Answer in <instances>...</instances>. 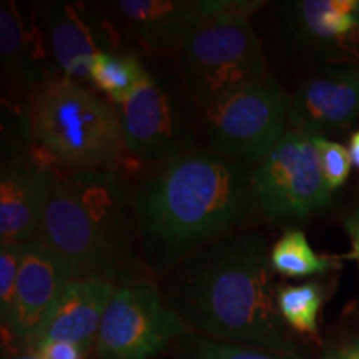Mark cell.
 I'll list each match as a JSON object with an SVG mask.
<instances>
[{
	"instance_id": "cell-1",
	"label": "cell",
	"mask_w": 359,
	"mask_h": 359,
	"mask_svg": "<svg viewBox=\"0 0 359 359\" xmlns=\"http://www.w3.org/2000/svg\"><path fill=\"white\" fill-rule=\"evenodd\" d=\"M133 208L143 245L161 266L235 235L258 215L250 165L201 150L156 165L138 185Z\"/></svg>"
},
{
	"instance_id": "cell-2",
	"label": "cell",
	"mask_w": 359,
	"mask_h": 359,
	"mask_svg": "<svg viewBox=\"0 0 359 359\" xmlns=\"http://www.w3.org/2000/svg\"><path fill=\"white\" fill-rule=\"evenodd\" d=\"M271 273L264 238L235 233L185 259L172 286V308L210 339L294 354Z\"/></svg>"
},
{
	"instance_id": "cell-3",
	"label": "cell",
	"mask_w": 359,
	"mask_h": 359,
	"mask_svg": "<svg viewBox=\"0 0 359 359\" xmlns=\"http://www.w3.org/2000/svg\"><path fill=\"white\" fill-rule=\"evenodd\" d=\"M75 278L115 283L132 238L128 198L114 170L57 172L40 231Z\"/></svg>"
},
{
	"instance_id": "cell-4",
	"label": "cell",
	"mask_w": 359,
	"mask_h": 359,
	"mask_svg": "<svg viewBox=\"0 0 359 359\" xmlns=\"http://www.w3.org/2000/svg\"><path fill=\"white\" fill-rule=\"evenodd\" d=\"M27 127L34 156L60 172L114 170L125 150L118 110L64 75L32 90Z\"/></svg>"
},
{
	"instance_id": "cell-5",
	"label": "cell",
	"mask_w": 359,
	"mask_h": 359,
	"mask_svg": "<svg viewBox=\"0 0 359 359\" xmlns=\"http://www.w3.org/2000/svg\"><path fill=\"white\" fill-rule=\"evenodd\" d=\"M183 82L201 110L268 77L262 42L248 17H205L180 48Z\"/></svg>"
},
{
	"instance_id": "cell-6",
	"label": "cell",
	"mask_w": 359,
	"mask_h": 359,
	"mask_svg": "<svg viewBox=\"0 0 359 359\" xmlns=\"http://www.w3.org/2000/svg\"><path fill=\"white\" fill-rule=\"evenodd\" d=\"M257 213L271 219H304L331 203L313 135L290 128L251 167Z\"/></svg>"
},
{
	"instance_id": "cell-7",
	"label": "cell",
	"mask_w": 359,
	"mask_h": 359,
	"mask_svg": "<svg viewBox=\"0 0 359 359\" xmlns=\"http://www.w3.org/2000/svg\"><path fill=\"white\" fill-rule=\"evenodd\" d=\"M290 98L271 79L245 87L205 110L206 137L217 154L255 165L288 132Z\"/></svg>"
},
{
	"instance_id": "cell-8",
	"label": "cell",
	"mask_w": 359,
	"mask_h": 359,
	"mask_svg": "<svg viewBox=\"0 0 359 359\" xmlns=\"http://www.w3.org/2000/svg\"><path fill=\"white\" fill-rule=\"evenodd\" d=\"M188 333L190 326L151 283L128 281L116 288L103 314L97 359H150Z\"/></svg>"
},
{
	"instance_id": "cell-9",
	"label": "cell",
	"mask_w": 359,
	"mask_h": 359,
	"mask_svg": "<svg viewBox=\"0 0 359 359\" xmlns=\"http://www.w3.org/2000/svg\"><path fill=\"white\" fill-rule=\"evenodd\" d=\"M72 280H77L72 268L40 238L24 246L15 302L4 326L20 346L32 349L43 323Z\"/></svg>"
},
{
	"instance_id": "cell-10",
	"label": "cell",
	"mask_w": 359,
	"mask_h": 359,
	"mask_svg": "<svg viewBox=\"0 0 359 359\" xmlns=\"http://www.w3.org/2000/svg\"><path fill=\"white\" fill-rule=\"evenodd\" d=\"M118 114L125 150L135 158L158 165L188 151L180 111L151 75L118 105Z\"/></svg>"
},
{
	"instance_id": "cell-11",
	"label": "cell",
	"mask_w": 359,
	"mask_h": 359,
	"mask_svg": "<svg viewBox=\"0 0 359 359\" xmlns=\"http://www.w3.org/2000/svg\"><path fill=\"white\" fill-rule=\"evenodd\" d=\"M55 170L37 156H17L0 172V243L25 246L39 240Z\"/></svg>"
},
{
	"instance_id": "cell-12",
	"label": "cell",
	"mask_w": 359,
	"mask_h": 359,
	"mask_svg": "<svg viewBox=\"0 0 359 359\" xmlns=\"http://www.w3.org/2000/svg\"><path fill=\"white\" fill-rule=\"evenodd\" d=\"M359 120V69L308 79L290 98V123L311 135L339 132Z\"/></svg>"
},
{
	"instance_id": "cell-13",
	"label": "cell",
	"mask_w": 359,
	"mask_h": 359,
	"mask_svg": "<svg viewBox=\"0 0 359 359\" xmlns=\"http://www.w3.org/2000/svg\"><path fill=\"white\" fill-rule=\"evenodd\" d=\"M116 291L115 283L98 278H77L72 280L43 323L34 341L37 349L52 341H67L79 344L88 351L97 339L102 318Z\"/></svg>"
},
{
	"instance_id": "cell-14",
	"label": "cell",
	"mask_w": 359,
	"mask_h": 359,
	"mask_svg": "<svg viewBox=\"0 0 359 359\" xmlns=\"http://www.w3.org/2000/svg\"><path fill=\"white\" fill-rule=\"evenodd\" d=\"M115 7L128 29L154 52H180L191 30L206 17L201 2L122 0Z\"/></svg>"
},
{
	"instance_id": "cell-15",
	"label": "cell",
	"mask_w": 359,
	"mask_h": 359,
	"mask_svg": "<svg viewBox=\"0 0 359 359\" xmlns=\"http://www.w3.org/2000/svg\"><path fill=\"white\" fill-rule=\"evenodd\" d=\"M47 50L62 70V75L74 82H90V72L102 50L87 22L72 6H48L39 19Z\"/></svg>"
},
{
	"instance_id": "cell-16",
	"label": "cell",
	"mask_w": 359,
	"mask_h": 359,
	"mask_svg": "<svg viewBox=\"0 0 359 359\" xmlns=\"http://www.w3.org/2000/svg\"><path fill=\"white\" fill-rule=\"evenodd\" d=\"M43 43L40 29L37 34L30 32L15 4L4 2L0 7V58L6 75L17 83L29 85L32 90L43 80L50 79L43 74L47 50Z\"/></svg>"
},
{
	"instance_id": "cell-17",
	"label": "cell",
	"mask_w": 359,
	"mask_h": 359,
	"mask_svg": "<svg viewBox=\"0 0 359 359\" xmlns=\"http://www.w3.org/2000/svg\"><path fill=\"white\" fill-rule=\"evenodd\" d=\"M299 19L309 37L339 48L359 47L358 0H304Z\"/></svg>"
},
{
	"instance_id": "cell-18",
	"label": "cell",
	"mask_w": 359,
	"mask_h": 359,
	"mask_svg": "<svg viewBox=\"0 0 359 359\" xmlns=\"http://www.w3.org/2000/svg\"><path fill=\"white\" fill-rule=\"evenodd\" d=\"M148 72L132 55L100 52L90 72V82L102 90L111 102L122 105L148 79Z\"/></svg>"
},
{
	"instance_id": "cell-19",
	"label": "cell",
	"mask_w": 359,
	"mask_h": 359,
	"mask_svg": "<svg viewBox=\"0 0 359 359\" xmlns=\"http://www.w3.org/2000/svg\"><path fill=\"white\" fill-rule=\"evenodd\" d=\"M273 271L288 278L321 275L334 266V259L314 253L306 236L299 230H288L269 251Z\"/></svg>"
},
{
	"instance_id": "cell-20",
	"label": "cell",
	"mask_w": 359,
	"mask_h": 359,
	"mask_svg": "<svg viewBox=\"0 0 359 359\" xmlns=\"http://www.w3.org/2000/svg\"><path fill=\"white\" fill-rule=\"evenodd\" d=\"M276 303L283 321L298 333L316 334L318 313L323 303V291L316 283L281 285L276 290Z\"/></svg>"
},
{
	"instance_id": "cell-21",
	"label": "cell",
	"mask_w": 359,
	"mask_h": 359,
	"mask_svg": "<svg viewBox=\"0 0 359 359\" xmlns=\"http://www.w3.org/2000/svg\"><path fill=\"white\" fill-rule=\"evenodd\" d=\"M185 353L188 359H298L296 354L238 346L200 336H193L187 341Z\"/></svg>"
},
{
	"instance_id": "cell-22",
	"label": "cell",
	"mask_w": 359,
	"mask_h": 359,
	"mask_svg": "<svg viewBox=\"0 0 359 359\" xmlns=\"http://www.w3.org/2000/svg\"><path fill=\"white\" fill-rule=\"evenodd\" d=\"M313 142L316 145L318 155H320L326 185L330 187L331 191L338 190L346 183L349 173H351L353 163L348 148L341 143L327 140L323 135H313Z\"/></svg>"
},
{
	"instance_id": "cell-23",
	"label": "cell",
	"mask_w": 359,
	"mask_h": 359,
	"mask_svg": "<svg viewBox=\"0 0 359 359\" xmlns=\"http://www.w3.org/2000/svg\"><path fill=\"white\" fill-rule=\"evenodd\" d=\"M24 258V246L2 245L0 246V318L6 326L12 314L15 302L17 281Z\"/></svg>"
},
{
	"instance_id": "cell-24",
	"label": "cell",
	"mask_w": 359,
	"mask_h": 359,
	"mask_svg": "<svg viewBox=\"0 0 359 359\" xmlns=\"http://www.w3.org/2000/svg\"><path fill=\"white\" fill-rule=\"evenodd\" d=\"M43 359H83L87 349L67 341H52L35 349Z\"/></svg>"
},
{
	"instance_id": "cell-25",
	"label": "cell",
	"mask_w": 359,
	"mask_h": 359,
	"mask_svg": "<svg viewBox=\"0 0 359 359\" xmlns=\"http://www.w3.org/2000/svg\"><path fill=\"white\" fill-rule=\"evenodd\" d=\"M344 230H346L349 240H351V257L359 264V208L354 210L344 218Z\"/></svg>"
},
{
	"instance_id": "cell-26",
	"label": "cell",
	"mask_w": 359,
	"mask_h": 359,
	"mask_svg": "<svg viewBox=\"0 0 359 359\" xmlns=\"http://www.w3.org/2000/svg\"><path fill=\"white\" fill-rule=\"evenodd\" d=\"M327 359H359V339L338 348L327 356Z\"/></svg>"
},
{
	"instance_id": "cell-27",
	"label": "cell",
	"mask_w": 359,
	"mask_h": 359,
	"mask_svg": "<svg viewBox=\"0 0 359 359\" xmlns=\"http://www.w3.org/2000/svg\"><path fill=\"white\" fill-rule=\"evenodd\" d=\"M348 151H349V156H351L353 167L359 170V130L358 132H354L351 135V138H349Z\"/></svg>"
},
{
	"instance_id": "cell-28",
	"label": "cell",
	"mask_w": 359,
	"mask_h": 359,
	"mask_svg": "<svg viewBox=\"0 0 359 359\" xmlns=\"http://www.w3.org/2000/svg\"><path fill=\"white\" fill-rule=\"evenodd\" d=\"M12 359H43V358L40 356V354L35 351V349H27V351H24V353L15 354V356H13Z\"/></svg>"
}]
</instances>
